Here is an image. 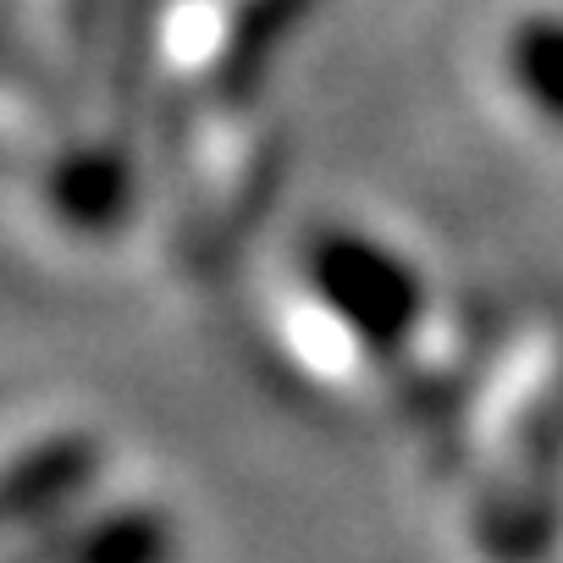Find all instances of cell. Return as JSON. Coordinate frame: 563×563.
Returning <instances> with one entry per match:
<instances>
[{"label": "cell", "instance_id": "1", "mask_svg": "<svg viewBox=\"0 0 563 563\" xmlns=\"http://www.w3.org/2000/svg\"><path fill=\"white\" fill-rule=\"evenodd\" d=\"M305 271L321 310L371 354H393L420 332L426 288L404 265V254H393L387 243L332 227V232H316Z\"/></svg>", "mask_w": 563, "mask_h": 563}, {"label": "cell", "instance_id": "2", "mask_svg": "<svg viewBox=\"0 0 563 563\" xmlns=\"http://www.w3.org/2000/svg\"><path fill=\"white\" fill-rule=\"evenodd\" d=\"M100 470V448L89 437H51L29 453H18L0 470V536L23 530V525H45L62 508H73Z\"/></svg>", "mask_w": 563, "mask_h": 563}, {"label": "cell", "instance_id": "3", "mask_svg": "<svg viewBox=\"0 0 563 563\" xmlns=\"http://www.w3.org/2000/svg\"><path fill=\"white\" fill-rule=\"evenodd\" d=\"M177 536L155 508H117L84 525H67L29 547L18 563H172Z\"/></svg>", "mask_w": 563, "mask_h": 563}, {"label": "cell", "instance_id": "4", "mask_svg": "<svg viewBox=\"0 0 563 563\" xmlns=\"http://www.w3.org/2000/svg\"><path fill=\"white\" fill-rule=\"evenodd\" d=\"M514 84L547 122L563 128V23H536L514 40Z\"/></svg>", "mask_w": 563, "mask_h": 563}, {"label": "cell", "instance_id": "5", "mask_svg": "<svg viewBox=\"0 0 563 563\" xmlns=\"http://www.w3.org/2000/svg\"><path fill=\"white\" fill-rule=\"evenodd\" d=\"M128 199V183L111 161H78L67 177H56V205L67 216H84V221H111Z\"/></svg>", "mask_w": 563, "mask_h": 563}]
</instances>
